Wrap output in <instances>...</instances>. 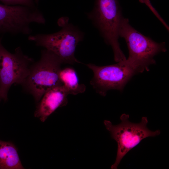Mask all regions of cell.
<instances>
[{"label":"cell","instance_id":"ba28073f","mask_svg":"<svg viewBox=\"0 0 169 169\" xmlns=\"http://www.w3.org/2000/svg\"><path fill=\"white\" fill-rule=\"evenodd\" d=\"M125 60L104 66L92 64L86 65L93 72L90 84L97 93L105 96L110 90H122L127 83L136 74Z\"/></svg>","mask_w":169,"mask_h":169},{"label":"cell","instance_id":"7a4b0ae2","mask_svg":"<svg viewBox=\"0 0 169 169\" xmlns=\"http://www.w3.org/2000/svg\"><path fill=\"white\" fill-rule=\"evenodd\" d=\"M87 15L105 43L111 46L115 61L125 60L126 58L118 41L120 25L123 17L118 0H96L93 10Z\"/></svg>","mask_w":169,"mask_h":169},{"label":"cell","instance_id":"4fadbf2b","mask_svg":"<svg viewBox=\"0 0 169 169\" xmlns=\"http://www.w3.org/2000/svg\"><path fill=\"white\" fill-rule=\"evenodd\" d=\"M140 2L145 3L147 6L156 15L157 17L158 18L161 22L165 26L167 29H168V27L167 25L165 23L164 21L161 18L160 16L158 14V13L152 5L150 0H139Z\"/></svg>","mask_w":169,"mask_h":169},{"label":"cell","instance_id":"5bb4252c","mask_svg":"<svg viewBox=\"0 0 169 169\" xmlns=\"http://www.w3.org/2000/svg\"><path fill=\"white\" fill-rule=\"evenodd\" d=\"M3 100L1 93V89H0V102L2 100Z\"/></svg>","mask_w":169,"mask_h":169},{"label":"cell","instance_id":"7c38bea8","mask_svg":"<svg viewBox=\"0 0 169 169\" xmlns=\"http://www.w3.org/2000/svg\"><path fill=\"white\" fill-rule=\"evenodd\" d=\"M4 4L7 5H23L35 7V0H0Z\"/></svg>","mask_w":169,"mask_h":169},{"label":"cell","instance_id":"8992f818","mask_svg":"<svg viewBox=\"0 0 169 169\" xmlns=\"http://www.w3.org/2000/svg\"><path fill=\"white\" fill-rule=\"evenodd\" d=\"M34 62L20 47L14 53L8 51L2 45L0 38V87L3 100H8V93L13 84H23Z\"/></svg>","mask_w":169,"mask_h":169},{"label":"cell","instance_id":"5b68a950","mask_svg":"<svg viewBox=\"0 0 169 169\" xmlns=\"http://www.w3.org/2000/svg\"><path fill=\"white\" fill-rule=\"evenodd\" d=\"M129 118L128 115L123 114L120 117L121 123L116 125H113L109 120L104 121L106 128L117 144L116 159L111 166V169H117L123 157L142 140L158 136L160 133L159 130L152 131L147 128L148 121L146 117H142L141 122L138 123L130 122Z\"/></svg>","mask_w":169,"mask_h":169},{"label":"cell","instance_id":"52a82bcc","mask_svg":"<svg viewBox=\"0 0 169 169\" xmlns=\"http://www.w3.org/2000/svg\"><path fill=\"white\" fill-rule=\"evenodd\" d=\"M46 20L37 8L0 4V33L28 35L32 32L30 24H44Z\"/></svg>","mask_w":169,"mask_h":169},{"label":"cell","instance_id":"8fae6325","mask_svg":"<svg viewBox=\"0 0 169 169\" xmlns=\"http://www.w3.org/2000/svg\"><path fill=\"white\" fill-rule=\"evenodd\" d=\"M59 77L62 85L69 94L77 95L85 92V85L79 83L77 73L73 68L66 67L61 69Z\"/></svg>","mask_w":169,"mask_h":169},{"label":"cell","instance_id":"9c48e42d","mask_svg":"<svg viewBox=\"0 0 169 169\" xmlns=\"http://www.w3.org/2000/svg\"><path fill=\"white\" fill-rule=\"evenodd\" d=\"M69 95L62 85L50 89L38 102L34 113L35 117L44 122L58 108L67 105Z\"/></svg>","mask_w":169,"mask_h":169},{"label":"cell","instance_id":"30bf717a","mask_svg":"<svg viewBox=\"0 0 169 169\" xmlns=\"http://www.w3.org/2000/svg\"><path fill=\"white\" fill-rule=\"evenodd\" d=\"M23 169L15 146L0 140V169Z\"/></svg>","mask_w":169,"mask_h":169},{"label":"cell","instance_id":"3957f363","mask_svg":"<svg viewBox=\"0 0 169 169\" xmlns=\"http://www.w3.org/2000/svg\"><path fill=\"white\" fill-rule=\"evenodd\" d=\"M58 23L61 27L59 31L51 34L31 35L28 40L54 53L63 63H80L75 58L74 53L77 45L84 38V33L77 26L69 23L65 17L59 19Z\"/></svg>","mask_w":169,"mask_h":169},{"label":"cell","instance_id":"6da1fadb","mask_svg":"<svg viewBox=\"0 0 169 169\" xmlns=\"http://www.w3.org/2000/svg\"><path fill=\"white\" fill-rule=\"evenodd\" d=\"M119 36L125 39L128 49L129 56L125 62L136 74L148 71L149 66L156 63L154 57L166 51L165 42H156L141 34L124 17L120 25Z\"/></svg>","mask_w":169,"mask_h":169},{"label":"cell","instance_id":"277c9868","mask_svg":"<svg viewBox=\"0 0 169 169\" xmlns=\"http://www.w3.org/2000/svg\"><path fill=\"white\" fill-rule=\"evenodd\" d=\"M61 59L53 52L44 49L40 59L34 62L29 74L22 85L31 94L36 102L50 89L62 84L59 77Z\"/></svg>","mask_w":169,"mask_h":169},{"label":"cell","instance_id":"9a60e30c","mask_svg":"<svg viewBox=\"0 0 169 169\" xmlns=\"http://www.w3.org/2000/svg\"><path fill=\"white\" fill-rule=\"evenodd\" d=\"M39 0H35V3L37 4H38V2H39Z\"/></svg>","mask_w":169,"mask_h":169}]
</instances>
